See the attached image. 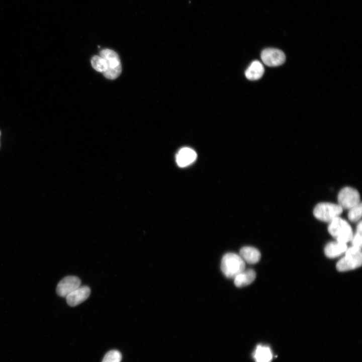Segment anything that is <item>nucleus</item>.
<instances>
[{"mask_svg":"<svg viewBox=\"0 0 362 362\" xmlns=\"http://www.w3.org/2000/svg\"><path fill=\"white\" fill-rule=\"evenodd\" d=\"M343 209L338 205L332 203L322 202L318 204L314 208L313 215L320 221L330 222L339 217Z\"/></svg>","mask_w":362,"mask_h":362,"instance_id":"20e7f679","label":"nucleus"},{"mask_svg":"<svg viewBox=\"0 0 362 362\" xmlns=\"http://www.w3.org/2000/svg\"><path fill=\"white\" fill-rule=\"evenodd\" d=\"M100 56L106 60L107 63V69L121 68L119 56L114 50L109 49H103L100 51Z\"/></svg>","mask_w":362,"mask_h":362,"instance_id":"9b49d317","label":"nucleus"},{"mask_svg":"<svg viewBox=\"0 0 362 362\" xmlns=\"http://www.w3.org/2000/svg\"><path fill=\"white\" fill-rule=\"evenodd\" d=\"M261 58L266 65L275 67L283 64L285 61L286 56L281 50L269 48L262 50Z\"/></svg>","mask_w":362,"mask_h":362,"instance_id":"423d86ee","label":"nucleus"},{"mask_svg":"<svg viewBox=\"0 0 362 362\" xmlns=\"http://www.w3.org/2000/svg\"><path fill=\"white\" fill-rule=\"evenodd\" d=\"M93 67L97 71L103 73L107 69V63L105 59L100 56H94L91 60Z\"/></svg>","mask_w":362,"mask_h":362,"instance_id":"dca6fc26","label":"nucleus"},{"mask_svg":"<svg viewBox=\"0 0 362 362\" xmlns=\"http://www.w3.org/2000/svg\"><path fill=\"white\" fill-rule=\"evenodd\" d=\"M338 204L343 209H349L360 203L358 192L351 187L342 189L338 194Z\"/></svg>","mask_w":362,"mask_h":362,"instance_id":"39448f33","label":"nucleus"},{"mask_svg":"<svg viewBox=\"0 0 362 362\" xmlns=\"http://www.w3.org/2000/svg\"><path fill=\"white\" fill-rule=\"evenodd\" d=\"M80 279L73 276H69L63 278L58 284L56 293L62 297H66L69 294L80 286Z\"/></svg>","mask_w":362,"mask_h":362,"instance_id":"0eeeda50","label":"nucleus"},{"mask_svg":"<svg viewBox=\"0 0 362 362\" xmlns=\"http://www.w3.org/2000/svg\"><path fill=\"white\" fill-rule=\"evenodd\" d=\"M328 231L336 241L346 243L351 241L353 235L352 228L349 223L339 217L329 222Z\"/></svg>","mask_w":362,"mask_h":362,"instance_id":"7ed1b4c3","label":"nucleus"},{"mask_svg":"<svg viewBox=\"0 0 362 362\" xmlns=\"http://www.w3.org/2000/svg\"><path fill=\"white\" fill-rule=\"evenodd\" d=\"M221 269L227 278L234 279L245 269V263L239 255L229 252L222 258Z\"/></svg>","mask_w":362,"mask_h":362,"instance_id":"f257e3e1","label":"nucleus"},{"mask_svg":"<svg viewBox=\"0 0 362 362\" xmlns=\"http://www.w3.org/2000/svg\"><path fill=\"white\" fill-rule=\"evenodd\" d=\"M345 255L337 262L338 271L343 272L360 267L362 264L361 248L351 246L345 251Z\"/></svg>","mask_w":362,"mask_h":362,"instance_id":"f03ea898","label":"nucleus"},{"mask_svg":"<svg viewBox=\"0 0 362 362\" xmlns=\"http://www.w3.org/2000/svg\"><path fill=\"white\" fill-rule=\"evenodd\" d=\"M346 243L333 241L328 243L324 248V253L329 258H335L345 252L347 248Z\"/></svg>","mask_w":362,"mask_h":362,"instance_id":"9d476101","label":"nucleus"},{"mask_svg":"<svg viewBox=\"0 0 362 362\" xmlns=\"http://www.w3.org/2000/svg\"><path fill=\"white\" fill-rule=\"evenodd\" d=\"M264 72L262 64L257 60H255L250 64L245 71V76L248 79L255 80L260 78Z\"/></svg>","mask_w":362,"mask_h":362,"instance_id":"4468645a","label":"nucleus"},{"mask_svg":"<svg viewBox=\"0 0 362 362\" xmlns=\"http://www.w3.org/2000/svg\"><path fill=\"white\" fill-rule=\"evenodd\" d=\"M244 261L249 264H255L259 261L261 257L260 251L251 246H244L241 248L240 255Z\"/></svg>","mask_w":362,"mask_h":362,"instance_id":"f8f14e48","label":"nucleus"},{"mask_svg":"<svg viewBox=\"0 0 362 362\" xmlns=\"http://www.w3.org/2000/svg\"><path fill=\"white\" fill-rule=\"evenodd\" d=\"M90 294V289L88 286H80L65 297L67 303L71 307L77 306L86 300Z\"/></svg>","mask_w":362,"mask_h":362,"instance_id":"6e6552de","label":"nucleus"},{"mask_svg":"<svg viewBox=\"0 0 362 362\" xmlns=\"http://www.w3.org/2000/svg\"><path fill=\"white\" fill-rule=\"evenodd\" d=\"M197 154L192 149L184 147L180 149L176 155V161L180 167H185L192 163L196 159Z\"/></svg>","mask_w":362,"mask_h":362,"instance_id":"1a4fd4ad","label":"nucleus"},{"mask_svg":"<svg viewBox=\"0 0 362 362\" xmlns=\"http://www.w3.org/2000/svg\"><path fill=\"white\" fill-rule=\"evenodd\" d=\"M256 362H270L273 357L270 348L266 346H257L254 353Z\"/></svg>","mask_w":362,"mask_h":362,"instance_id":"2eb2a0df","label":"nucleus"},{"mask_svg":"<svg viewBox=\"0 0 362 362\" xmlns=\"http://www.w3.org/2000/svg\"><path fill=\"white\" fill-rule=\"evenodd\" d=\"M361 203L360 202L357 205L349 209L348 213V219L351 222L358 221L361 217Z\"/></svg>","mask_w":362,"mask_h":362,"instance_id":"f3484780","label":"nucleus"},{"mask_svg":"<svg viewBox=\"0 0 362 362\" xmlns=\"http://www.w3.org/2000/svg\"><path fill=\"white\" fill-rule=\"evenodd\" d=\"M256 273L252 269H244L234 278L235 285L239 288L246 286L254 281Z\"/></svg>","mask_w":362,"mask_h":362,"instance_id":"ddd939ff","label":"nucleus"},{"mask_svg":"<svg viewBox=\"0 0 362 362\" xmlns=\"http://www.w3.org/2000/svg\"><path fill=\"white\" fill-rule=\"evenodd\" d=\"M362 224L361 221L358 223L356 232L350 241H351L352 246L361 248L362 245Z\"/></svg>","mask_w":362,"mask_h":362,"instance_id":"a211bd4d","label":"nucleus"},{"mask_svg":"<svg viewBox=\"0 0 362 362\" xmlns=\"http://www.w3.org/2000/svg\"><path fill=\"white\" fill-rule=\"evenodd\" d=\"M0 136H1V131H0Z\"/></svg>","mask_w":362,"mask_h":362,"instance_id":"aec40b11","label":"nucleus"},{"mask_svg":"<svg viewBox=\"0 0 362 362\" xmlns=\"http://www.w3.org/2000/svg\"><path fill=\"white\" fill-rule=\"evenodd\" d=\"M121 359V353L118 350H111L105 354L102 362H120Z\"/></svg>","mask_w":362,"mask_h":362,"instance_id":"6ab92c4d","label":"nucleus"}]
</instances>
